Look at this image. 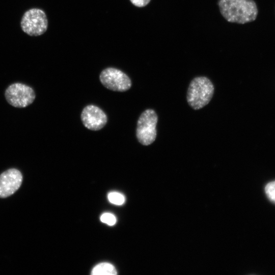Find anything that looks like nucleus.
I'll return each instance as SVG.
<instances>
[{
	"label": "nucleus",
	"mask_w": 275,
	"mask_h": 275,
	"mask_svg": "<svg viewBox=\"0 0 275 275\" xmlns=\"http://www.w3.org/2000/svg\"><path fill=\"white\" fill-rule=\"evenodd\" d=\"M80 118L84 125L93 131L101 129L107 121L105 113L100 107L93 104L88 105L83 108Z\"/></svg>",
	"instance_id": "obj_7"
},
{
	"label": "nucleus",
	"mask_w": 275,
	"mask_h": 275,
	"mask_svg": "<svg viewBox=\"0 0 275 275\" xmlns=\"http://www.w3.org/2000/svg\"><path fill=\"white\" fill-rule=\"evenodd\" d=\"M5 96L7 101L12 106L23 108L34 102L36 94L31 87L24 84L16 82L10 85L6 89Z\"/></svg>",
	"instance_id": "obj_5"
},
{
	"label": "nucleus",
	"mask_w": 275,
	"mask_h": 275,
	"mask_svg": "<svg viewBox=\"0 0 275 275\" xmlns=\"http://www.w3.org/2000/svg\"><path fill=\"white\" fill-rule=\"evenodd\" d=\"M91 273L93 275H115L117 272L112 264L108 263H101L93 268Z\"/></svg>",
	"instance_id": "obj_9"
},
{
	"label": "nucleus",
	"mask_w": 275,
	"mask_h": 275,
	"mask_svg": "<svg viewBox=\"0 0 275 275\" xmlns=\"http://www.w3.org/2000/svg\"><path fill=\"white\" fill-rule=\"evenodd\" d=\"M223 16L229 22L244 24L254 21L258 10L253 0H218Z\"/></svg>",
	"instance_id": "obj_1"
},
{
	"label": "nucleus",
	"mask_w": 275,
	"mask_h": 275,
	"mask_svg": "<svg viewBox=\"0 0 275 275\" xmlns=\"http://www.w3.org/2000/svg\"><path fill=\"white\" fill-rule=\"evenodd\" d=\"M20 25L22 31L29 36H38L42 35L47 29L46 15L40 9H31L23 14Z\"/></svg>",
	"instance_id": "obj_4"
},
{
	"label": "nucleus",
	"mask_w": 275,
	"mask_h": 275,
	"mask_svg": "<svg viewBox=\"0 0 275 275\" xmlns=\"http://www.w3.org/2000/svg\"><path fill=\"white\" fill-rule=\"evenodd\" d=\"M23 176L20 171L12 168L0 175V198H5L15 193L20 187Z\"/></svg>",
	"instance_id": "obj_8"
},
{
	"label": "nucleus",
	"mask_w": 275,
	"mask_h": 275,
	"mask_svg": "<svg viewBox=\"0 0 275 275\" xmlns=\"http://www.w3.org/2000/svg\"><path fill=\"white\" fill-rule=\"evenodd\" d=\"M131 3L136 7H143L147 5L151 0H130Z\"/></svg>",
	"instance_id": "obj_13"
},
{
	"label": "nucleus",
	"mask_w": 275,
	"mask_h": 275,
	"mask_svg": "<svg viewBox=\"0 0 275 275\" xmlns=\"http://www.w3.org/2000/svg\"><path fill=\"white\" fill-rule=\"evenodd\" d=\"M265 191L269 200L275 203V181L269 182L266 184Z\"/></svg>",
	"instance_id": "obj_11"
},
{
	"label": "nucleus",
	"mask_w": 275,
	"mask_h": 275,
	"mask_svg": "<svg viewBox=\"0 0 275 275\" xmlns=\"http://www.w3.org/2000/svg\"><path fill=\"white\" fill-rule=\"evenodd\" d=\"M108 199L109 201L116 205H120L125 202L124 196L118 192H111L108 195Z\"/></svg>",
	"instance_id": "obj_10"
},
{
	"label": "nucleus",
	"mask_w": 275,
	"mask_h": 275,
	"mask_svg": "<svg viewBox=\"0 0 275 275\" xmlns=\"http://www.w3.org/2000/svg\"><path fill=\"white\" fill-rule=\"evenodd\" d=\"M214 91V85L209 78L205 76L196 77L188 86L187 101L193 109H200L209 103Z\"/></svg>",
	"instance_id": "obj_2"
},
{
	"label": "nucleus",
	"mask_w": 275,
	"mask_h": 275,
	"mask_svg": "<svg viewBox=\"0 0 275 275\" xmlns=\"http://www.w3.org/2000/svg\"><path fill=\"white\" fill-rule=\"evenodd\" d=\"M102 85L107 89L116 92H125L131 87L129 76L121 70L108 67L103 70L99 75Z\"/></svg>",
	"instance_id": "obj_6"
},
{
	"label": "nucleus",
	"mask_w": 275,
	"mask_h": 275,
	"mask_svg": "<svg viewBox=\"0 0 275 275\" xmlns=\"http://www.w3.org/2000/svg\"><path fill=\"white\" fill-rule=\"evenodd\" d=\"M102 222L107 224L109 226L114 225L116 222V218L114 215L110 213H105L100 217Z\"/></svg>",
	"instance_id": "obj_12"
},
{
	"label": "nucleus",
	"mask_w": 275,
	"mask_h": 275,
	"mask_svg": "<svg viewBox=\"0 0 275 275\" xmlns=\"http://www.w3.org/2000/svg\"><path fill=\"white\" fill-rule=\"evenodd\" d=\"M157 122V115L152 109H147L141 114L137 122L136 136L142 145L148 146L155 141Z\"/></svg>",
	"instance_id": "obj_3"
}]
</instances>
